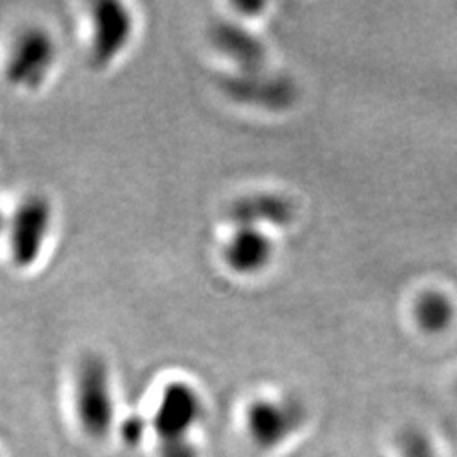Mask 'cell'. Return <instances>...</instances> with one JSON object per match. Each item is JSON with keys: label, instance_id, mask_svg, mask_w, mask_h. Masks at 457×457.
<instances>
[{"label": "cell", "instance_id": "1", "mask_svg": "<svg viewBox=\"0 0 457 457\" xmlns=\"http://www.w3.org/2000/svg\"><path fill=\"white\" fill-rule=\"evenodd\" d=\"M202 415L198 393L187 383H171L164 388L158 411L154 415V430L160 437L162 457H196L195 444L190 430Z\"/></svg>", "mask_w": 457, "mask_h": 457}, {"label": "cell", "instance_id": "2", "mask_svg": "<svg viewBox=\"0 0 457 457\" xmlns=\"http://www.w3.org/2000/svg\"><path fill=\"white\" fill-rule=\"evenodd\" d=\"M77 413L82 428L96 441L109 436L114 420V402L107 362L87 356L77 376Z\"/></svg>", "mask_w": 457, "mask_h": 457}, {"label": "cell", "instance_id": "3", "mask_svg": "<svg viewBox=\"0 0 457 457\" xmlns=\"http://www.w3.org/2000/svg\"><path fill=\"white\" fill-rule=\"evenodd\" d=\"M58 58L54 37L45 28L33 26L17 34L5 62L7 82L24 90L46 82Z\"/></svg>", "mask_w": 457, "mask_h": 457}, {"label": "cell", "instance_id": "4", "mask_svg": "<svg viewBox=\"0 0 457 457\" xmlns=\"http://www.w3.org/2000/svg\"><path fill=\"white\" fill-rule=\"evenodd\" d=\"M53 224V209L45 196L22 200L7 222L11 260L17 268H29L43 254Z\"/></svg>", "mask_w": 457, "mask_h": 457}, {"label": "cell", "instance_id": "5", "mask_svg": "<svg viewBox=\"0 0 457 457\" xmlns=\"http://www.w3.org/2000/svg\"><path fill=\"white\" fill-rule=\"evenodd\" d=\"M134 36L129 7L117 0H102L92 11L90 53L97 66H107L126 51Z\"/></svg>", "mask_w": 457, "mask_h": 457}, {"label": "cell", "instance_id": "6", "mask_svg": "<svg viewBox=\"0 0 457 457\" xmlns=\"http://www.w3.org/2000/svg\"><path fill=\"white\" fill-rule=\"evenodd\" d=\"M303 420L302 407L292 400L262 398L247 410V430L262 449H273L296 432Z\"/></svg>", "mask_w": 457, "mask_h": 457}, {"label": "cell", "instance_id": "7", "mask_svg": "<svg viewBox=\"0 0 457 457\" xmlns=\"http://www.w3.org/2000/svg\"><path fill=\"white\" fill-rule=\"evenodd\" d=\"M230 97L268 111H287L296 100V85L288 77L264 71L236 73L224 83Z\"/></svg>", "mask_w": 457, "mask_h": 457}, {"label": "cell", "instance_id": "8", "mask_svg": "<svg viewBox=\"0 0 457 457\" xmlns=\"http://www.w3.org/2000/svg\"><path fill=\"white\" fill-rule=\"evenodd\" d=\"M211 43L224 58L232 62L239 73L264 71L268 63V48L262 39L247 28L232 22L219 21L211 28Z\"/></svg>", "mask_w": 457, "mask_h": 457}, {"label": "cell", "instance_id": "9", "mask_svg": "<svg viewBox=\"0 0 457 457\" xmlns=\"http://www.w3.org/2000/svg\"><path fill=\"white\" fill-rule=\"evenodd\" d=\"M294 202L281 194L260 192L236 200L230 207L228 219L236 228H281L295 220Z\"/></svg>", "mask_w": 457, "mask_h": 457}, {"label": "cell", "instance_id": "10", "mask_svg": "<svg viewBox=\"0 0 457 457\" xmlns=\"http://www.w3.org/2000/svg\"><path fill=\"white\" fill-rule=\"evenodd\" d=\"M275 245L262 228H236L224 247V262L237 275H258L270 266Z\"/></svg>", "mask_w": 457, "mask_h": 457}, {"label": "cell", "instance_id": "11", "mask_svg": "<svg viewBox=\"0 0 457 457\" xmlns=\"http://www.w3.org/2000/svg\"><path fill=\"white\" fill-rule=\"evenodd\" d=\"M456 303L453 296L439 288H428L417 296L413 303V319L427 334H442L456 319Z\"/></svg>", "mask_w": 457, "mask_h": 457}, {"label": "cell", "instance_id": "12", "mask_svg": "<svg viewBox=\"0 0 457 457\" xmlns=\"http://www.w3.org/2000/svg\"><path fill=\"white\" fill-rule=\"evenodd\" d=\"M143 434H145V420L141 417H129L122 424V439L131 445L141 441Z\"/></svg>", "mask_w": 457, "mask_h": 457}, {"label": "cell", "instance_id": "13", "mask_svg": "<svg viewBox=\"0 0 457 457\" xmlns=\"http://www.w3.org/2000/svg\"><path fill=\"white\" fill-rule=\"evenodd\" d=\"M237 9H241L243 12H247L249 16H254L253 11H262L266 5L262 2H249V4H237Z\"/></svg>", "mask_w": 457, "mask_h": 457}, {"label": "cell", "instance_id": "14", "mask_svg": "<svg viewBox=\"0 0 457 457\" xmlns=\"http://www.w3.org/2000/svg\"><path fill=\"white\" fill-rule=\"evenodd\" d=\"M4 228H7V220H5V219H4V215L0 213V234H2V230H4Z\"/></svg>", "mask_w": 457, "mask_h": 457}]
</instances>
